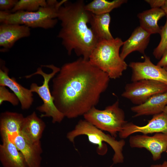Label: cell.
Returning a JSON list of instances; mask_svg holds the SVG:
<instances>
[{
  "label": "cell",
  "mask_w": 167,
  "mask_h": 167,
  "mask_svg": "<svg viewBox=\"0 0 167 167\" xmlns=\"http://www.w3.org/2000/svg\"><path fill=\"white\" fill-rule=\"evenodd\" d=\"M110 79L106 73L82 57L65 63L52 79L54 104L68 118L84 115L98 103Z\"/></svg>",
  "instance_id": "1"
},
{
  "label": "cell",
  "mask_w": 167,
  "mask_h": 167,
  "mask_svg": "<svg viewBox=\"0 0 167 167\" xmlns=\"http://www.w3.org/2000/svg\"><path fill=\"white\" fill-rule=\"evenodd\" d=\"M83 0H66L59 8L57 19L61 28L57 37L70 55L74 50L78 56L88 60L99 40L88 27L92 13L85 9Z\"/></svg>",
  "instance_id": "2"
},
{
  "label": "cell",
  "mask_w": 167,
  "mask_h": 167,
  "mask_svg": "<svg viewBox=\"0 0 167 167\" xmlns=\"http://www.w3.org/2000/svg\"><path fill=\"white\" fill-rule=\"evenodd\" d=\"M123 43L119 37L99 41L90 56L89 61L106 73L110 79L120 78L128 66L119 54L120 49Z\"/></svg>",
  "instance_id": "3"
},
{
  "label": "cell",
  "mask_w": 167,
  "mask_h": 167,
  "mask_svg": "<svg viewBox=\"0 0 167 167\" xmlns=\"http://www.w3.org/2000/svg\"><path fill=\"white\" fill-rule=\"evenodd\" d=\"M66 0H47L46 6L34 12L19 11L12 13L0 11V22L23 25L30 28H52L58 22L59 8Z\"/></svg>",
  "instance_id": "4"
},
{
  "label": "cell",
  "mask_w": 167,
  "mask_h": 167,
  "mask_svg": "<svg viewBox=\"0 0 167 167\" xmlns=\"http://www.w3.org/2000/svg\"><path fill=\"white\" fill-rule=\"evenodd\" d=\"M81 135L86 136L90 143L97 146L96 152L100 155H104L107 153L108 148L105 143H107L114 152L112 158L113 164L123 162L122 151L125 144L123 139H116L115 137L105 134L85 119L79 120L74 129L67 133L66 136L70 142L74 143L75 138Z\"/></svg>",
  "instance_id": "5"
},
{
  "label": "cell",
  "mask_w": 167,
  "mask_h": 167,
  "mask_svg": "<svg viewBox=\"0 0 167 167\" xmlns=\"http://www.w3.org/2000/svg\"><path fill=\"white\" fill-rule=\"evenodd\" d=\"M84 119L102 131L116 137L128 122L125 120L124 111L117 101L103 110L93 107L84 115Z\"/></svg>",
  "instance_id": "6"
},
{
  "label": "cell",
  "mask_w": 167,
  "mask_h": 167,
  "mask_svg": "<svg viewBox=\"0 0 167 167\" xmlns=\"http://www.w3.org/2000/svg\"><path fill=\"white\" fill-rule=\"evenodd\" d=\"M44 66L51 69L52 72L47 74L43 71L41 68L38 67L35 72L25 77L27 79L29 78L36 75H39L43 77L44 81L42 85L39 86L36 84L32 83L30 86L31 91L32 92L36 93L43 102V104L37 107L36 109L43 113L41 115V117H51L53 123H60L65 117L58 109L54 104V98L50 90L49 84L51 79L59 72L60 68L53 64Z\"/></svg>",
  "instance_id": "7"
},
{
  "label": "cell",
  "mask_w": 167,
  "mask_h": 167,
  "mask_svg": "<svg viewBox=\"0 0 167 167\" xmlns=\"http://www.w3.org/2000/svg\"><path fill=\"white\" fill-rule=\"evenodd\" d=\"M167 91V85L152 80L143 79L126 84L121 96L136 105L143 104L153 95Z\"/></svg>",
  "instance_id": "8"
},
{
  "label": "cell",
  "mask_w": 167,
  "mask_h": 167,
  "mask_svg": "<svg viewBox=\"0 0 167 167\" xmlns=\"http://www.w3.org/2000/svg\"><path fill=\"white\" fill-rule=\"evenodd\" d=\"M143 62H132L129 66L132 71V82L147 79L158 81L167 85V72L162 67L154 64L150 57L144 56Z\"/></svg>",
  "instance_id": "9"
},
{
  "label": "cell",
  "mask_w": 167,
  "mask_h": 167,
  "mask_svg": "<svg viewBox=\"0 0 167 167\" xmlns=\"http://www.w3.org/2000/svg\"><path fill=\"white\" fill-rule=\"evenodd\" d=\"M129 142L131 148L147 149L152 154L154 161L160 159L162 153L167 150V134L161 133L152 136L144 134L131 136Z\"/></svg>",
  "instance_id": "10"
},
{
  "label": "cell",
  "mask_w": 167,
  "mask_h": 167,
  "mask_svg": "<svg viewBox=\"0 0 167 167\" xmlns=\"http://www.w3.org/2000/svg\"><path fill=\"white\" fill-rule=\"evenodd\" d=\"M137 132L146 135L159 133L167 134V114L163 112L154 115L146 125L142 126L136 125L131 122H127L118 135L121 139H124Z\"/></svg>",
  "instance_id": "11"
},
{
  "label": "cell",
  "mask_w": 167,
  "mask_h": 167,
  "mask_svg": "<svg viewBox=\"0 0 167 167\" xmlns=\"http://www.w3.org/2000/svg\"><path fill=\"white\" fill-rule=\"evenodd\" d=\"M0 68V86L7 87L18 97L23 110L29 109L34 101L32 92L17 82L14 77L10 78L9 70L1 62Z\"/></svg>",
  "instance_id": "12"
},
{
  "label": "cell",
  "mask_w": 167,
  "mask_h": 167,
  "mask_svg": "<svg viewBox=\"0 0 167 167\" xmlns=\"http://www.w3.org/2000/svg\"><path fill=\"white\" fill-rule=\"evenodd\" d=\"M13 142L23 154L29 167H41L43 150L41 141L32 142L20 133Z\"/></svg>",
  "instance_id": "13"
},
{
  "label": "cell",
  "mask_w": 167,
  "mask_h": 167,
  "mask_svg": "<svg viewBox=\"0 0 167 167\" xmlns=\"http://www.w3.org/2000/svg\"><path fill=\"white\" fill-rule=\"evenodd\" d=\"M30 28L24 25L1 23L0 46L3 52L11 48L18 40L30 35Z\"/></svg>",
  "instance_id": "14"
},
{
  "label": "cell",
  "mask_w": 167,
  "mask_h": 167,
  "mask_svg": "<svg viewBox=\"0 0 167 167\" xmlns=\"http://www.w3.org/2000/svg\"><path fill=\"white\" fill-rule=\"evenodd\" d=\"M24 117L20 113L6 111L0 115V132L2 141L10 140L21 132L22 124Z\"/></svg>",
  "instance_id": "15"
},
{
  "label": "cell",
  "mask_w": 167,
  "mask_h": 167,
  "mask_svg": "<svg viewBox=\"0 0 167 167\" xmlns=\"http://www.w3.org/2000/svg\"><path fill=\"white\" fill-rule=\"evenodd\" d=\"M151 34L140 26L134 30L129 38L123 42L120 56L124 60L131 53L137 51L144 54L145 50L149 43Z\"/></svg>",
  "instance_id": "16"
},
{
  "label": "cell",
  "mask_w": 167,
  "mask_h": 167,
  "mask_svg": "<svg viewBox=\"0 0 167 167\" xmlns=\"http://www.w3.org/2000/svg\"><path fill=\"white\" fill-rule=\"evenodd\" d=\"M0 161L3 167H29L22 153L12 141H2Z\"/></svg>",
  "instance_id": "17"
},
{
  "label": "cell",
  "mask_w": 167,
  "mask_h": 167,
  "mask_svg": "<svg viewBox=\"0 0 167 167\" xmlns=\"http://www.w3.org/2000/svg\"><path fill=\"white\" fill-rule=\"evenodd\" d=\"M167 105V91L153 95L143 104L131 107V110L135 113L133 117L154 115L163 112Z\"/></svg>",
  "instance_id": "18"
},
{
  "label": "cell",
  "mask_w": 167,
  "mask_h": 167,
  "mask_svg": "<svg viewBox=\"0 0 167 167\" xmlns=\"http://www.w3.org/2000/svg\"><path fill=\"white\" fill-rule=\"evenodd\" d=\"M45 127V122L34 111L24 117L20 133L31 141L37 142L41 141Z\"/></svg>",
  "instance_id": "19"
},
{
  "label": "cell",
  "mask_w": 167,
  "mask_h": 167,
  "mask_svg": "<svg viewBox=\"0 0 167 167\" xmlns=\"http://www.w3.org/2000/svg\"><path fill=\"white\" fill-rule=\"evenodd\" d=\"M161 8H152L139 13L137 15L140 23V26L150 34H159L161 28L158 24V21L165 15Z\"/></svg>",
  "instance_id": "20"
},
{
  "label": "cell",
  "mask_w": 167,
  "mask_h": 167,
  "mask_svg": "<svg viewBox=\"0 0 167 167\" xmlns=\"http://www.w3.org/2000/svg\"><path fill=\"white\" fill-rule=\"evenodd\" d=\"M111 19L109 13L99 15L92 14L89 24L99 41L114 38L109 28Z\"/></svg>",
  "instance_id": "21"
},
{
  "label": "cell",
  "mask_w": 167,
  "mask_h": 167,
  "mask_svg": "<svg viewBox=\"0 0 167 167\" xmlns=\"http://www.w3.org/2000/svg\"><path fill=\"white\" fill-rule=\"evenodd\" d=\"M126 0H114L109 1L105 0H93L85 5V9L92 13L99 15L109 13L113 9L117 8L126 3Z\"/></svg>",
  "instance_id": "22"
},
{
  "label": "cell",
  "mask_w": 167,
  "mask_h": 167,
  "mask_svg": "<svg viewBox=\"0 0 167 167\" xmlns=\"http://www.w3.org/2000/svg\"><path fill=\"white\" fill-rule=\"evenodd\" d=\"M47 5V1L45 0H18L13 8L8 12L12 13L19 11L34 12Z\"/></svg>",
  "instance_id": "23"
},
{
  "label": "cell",
  "mask_w": 167,
  "mask_h": 167,
  "mask_svg": "<svg viewBox=\"0 0 167 167\" xmlns=\"http://www.w3.org/2000/svg\"><path fill=\"white\" fill-rule=\"evenodd\" d=\"M160 34L161 40L158 46L154 49L153 54L155 58L160 59L167 49V16L164 25L161 28Z\"/></svg>",
  "instance_id": "24"
},
{
  "label": "cell",
  "mask_w": 167,
  "mask_h": 167,
  "mask_svg": "<svg viewBox=\"0 0 167 167\" xmlns=\"http://www.w3.org/2000/svg\"><path fill=\"white\" fill-rule=\"evenodd\" d=\"M7 101L13 106H17L19 102L16 95L13 92H10L5 86H0V105L3 102Z\"/></svg>",
  "instance_id": "25"
},
{
  "label": "cell",
  "mask_w": 167,
  "mask_h": 167,
  "mask_svg": "<svg viewBox=\"0 0 167 167\" xmlns=\"http://www.w3.org/2000/svg\"><path fill=\"white\" fill-rule=\"evenodd\" d=\"M18 0H0V11H9L14 7Z\"/></svg>",
  "instance_id": "26"
},
{
  "label": "cell",
  "mask_w": 167,
  "mask_h": 167,
  "mask_svg": "<svg viewBox=\"0 0 167 167\" xmlns=\"http://www.w3.org/2000/svg\"><path fill=\"white\" fill-rule=\"evenodd\" d=\"M152 8H160L164 5L165 0H146Z\"/></svg>",
  "instance_id": "27"
},
{
  "label": "cell",
  "mask_w": 167,
  "mask_h": 167,
  "mask_svg": "<svg viewBox=\"0 0 167 167\" xmlns=\"http://www.w3.org/2000/svg\"><path fill=\"white\" fill-rule=\"evenodd\" d=\"M156 65L162 67L167 66V49Z\"/></svg>",
  "instance_id": "28"
},
{
  "label": "cell",
  "mask_w": 167,
  "mask_h": 167,
  "mask_svg": "<svg viewBox=\"0 0 167 167\" xmlns=\"http://www.w3.org/2000/svg\"><path fill=\"white\" fill-rule=\"evenodd\" d=\"M150 167H167V161H164L161 164L152 165Z\"/></svg>",
  "instance_id": "29"
},
{
  "label": "cell",
  "mask_w": 167,
  "mask_h": 167,
  "mask_svg": "<svg viewBox=\"0 0 167 167\" xmlns=\"http://www.w3.org/2000/svg\"><path fill=\"white\" fill-rule=\"evenodd\" d=\"M161 8L163 10L165 15H167V0H165V3Z\"/></svg>",
  "instance_id": "30"
},
{
  "label": "cell",
  "mask_w": 167,
  "mask_h": 167,
  "mask_svg": "<svg viewBox=\"0 0 167 167\" xmlns=\"http://www.w3.org/2000/svg\"><path fill=\"white\" fill-rule=\"evenodd\" d=\"M163 112L167 114V105L165 107Z\"/></svg>",
  "instance_id": "31"
},
{
  "label": "cell",
  "mask_w": 167,
  "mask_h": 167,
  "mask_svg": "<svg viewBox=\"0 0 167 167\" xmlns=\"http://www.w3.org/2000/svg\"><path fill=\"white\" fill-rule=\"evenodd\" d=\"M163 68L165 69V70L167 72V66L163 67Z\"/></svg>",
  "instance_id": "32"
},
{
  "label": "cell",
  "mask_w": 167,
  "mask_h": 167,
  "mask_svg": "<svg viewBox=\"0 0 167 167\" xmlns=\"http://www.w3.org/2000/svg\"><path fill=\"white\" fill-rule=\"evenodd\" d=\"M83 167L80 166V167Z\"/></svg>",
  "instance_id": "33"
}]
</instances>
